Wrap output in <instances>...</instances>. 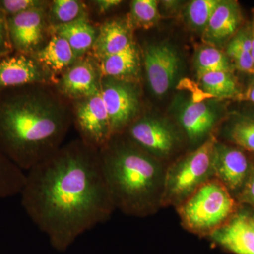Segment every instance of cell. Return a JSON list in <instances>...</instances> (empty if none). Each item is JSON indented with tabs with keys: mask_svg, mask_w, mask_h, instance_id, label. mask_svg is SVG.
<instances>
[{
	"mask_svg": "<svg viewBox=\"0 0 254 254\" xmlns=\"http://www.w3.org/2000/svg\"><path fill=\"white\" fill-rule=\"evenodd\" d=\"M48 1L41 0H1L0 9L6 18L35 9L47 8Z\"/></svg>",
	"mask_w": 254,
	"mask_h": 254,
	"instance_id": "29",
	"label": "cell"
},
{
	"mask_svg": "<svg viewBox=\"0 0 254 254\" xmlns=\"http://www.w3.org/2000/svg\"><path fill=\"white\" fill-rule=\"evenodd\" d=\"M156 0H133L131 3L129 18L132 27L148 29L158 23L160 18Z\"/></svg>",
	"mask_w": 254,
	"mask_h": 254,
	"instance_id": "28",
	"label": "cell"
},
{
	"mask_svg": "<svg viewBox=\"0 0 254 254\" xmlns=\"http://www.w3.org/2000/svg\"><path fill=\"white\" fill-rule=\"evenodd\" d=\"M232 254H254V211L239 208L230 220L207 237Z\"/></svg>",
	"mask_w": 254,
	"mask_h": 254,
	"instance_id": "12",
	"label": "cell"
},
{
	"mask_svg": "<svg viewBox=\"0 0 254 254\" xmlns=\"http://www.w3.org/2000/svg\"><path fill=\"white\" fill-rule=\"evenodd\" d=\"M141 55L133 42L126 49L97 60L102 77L136 81L141 71Z\"/></svg>",
	"mask_w": 254,
	"mask_h": 254,
	"instance_id": "18",
	"label": "cell"
},
{
	"mask_svg": "<svg viewBox=\"0 0 254 254\" xmlns=\"http://www.w3.org/2000/svg\"><path fill=\"white\" fill-rule=\"evenodd\" d=\"M123 133L141 149L167 165V160L177 154L187 142L176 123L153 115L138 116Z\"/></svg>",
	"mask_w": 254,
	"mask_h": 254,
	"instance_id": "6",
	"label": "cell"
},
{
	"mask_svg": "<svg viewBox=\"0 0 254 254\" xmlns=\"http://www.w3.org/2000/svg\"><path fill=\"white\" fill-rule=\"evenodd\" d=\"M238 209L226 187L213 178L205 182L176 208L182 227L200 237H208L226 223Z\"/></svg>",
	"mask_w": 254,
	"mask_h": 254,
	"instance_id": "4",
	"label": "cell"
},
{
	"mask_svg": "<svg viewBox=\"0 0 254 254\" xmlns=\"http://www.w3.org/2000/svg\"><path fill=\"white\" fill-rule=\"evenodd\" d=\"M48 17L52 26L66 24L87 18L86 7L77 0H55L50 4Z\"/></svg>",
	"mask_w": 254,
	"mask_h": 254,
	"instance_id": "26",
	"label": "cell"
},
{
	"mask_svg": "<svg viewBox=\"0 0 254 254\" xmlns=\"http://www.w3.org/2000/svg\"><path fill=\"white\" fill-rule=\"evenodd\" d=\"M74 101L73 123L79 133L80 139L100 149L113 137L101 89L97 94Z\"/></svg>",
	"mask_w": 254,
	"mask_h": 254,
	"instance_id": "10",
	"label": "cell"
},
{
	"mask_svg": "<svg viewBox=\"0 0 254 254\" xmlns=\"http://www.w3.org/2000/svg\"><path fill=\"white\" fill-rule=\"evenodd\" d=\"M101 79L98 61L82 58L62 73L57 90L65 98L81 99L99 93Z\"/></svg>",
	"mask_w": 254,
	"mask_h": 254,
	"instance_id": "15",
	"label": "cell"
},
{
	"mask_svg": "<svg viewBox=\"0 0 254 254\" xmlns=\"http://www.w3.org/2000/svg\"><path fill=\"white\" fill-rule=\"evenodd\" d=\"M198 78L203 91L217 99H237L242 92L231 71L205 73Z\"/></svg>",
	"mask_w": 254,
	"mask_h": 254,
	"instance_id": "23",
	"label": "cell"
},
{
	"mask_svg": "<svg viewBox=\"0 0 254 254\" xmlns=\"http://www.w3.org/2000/svg\"><path fill=\"white\" fill-rule=\"evenodd\" d=\"M26 181L21 170L0 148V199L19 195Z\"/></svg>",
	"mask_w": 254,
	"mask_h": 254,
	"instance_id": "24",
	"label": "cell"
},
{
	"mask_svg": "<svg viewBox=\"0 0 254 254\" xmlns=\"http://www.w3.org/2000/svg\"><path fill=\"white\" fill-rule=\"evenodd\" d=\"M51 31L53 35L63 37L68 42L78 59L92 50L98 35V31L87 18L52 26Z\"/></svg>",
	"mask_w": 254,
	"mask_h": 254,
	"instance_id": "20",
	"label": "cell"
},
{
	"mask_svg": "<svg viewBox=\"0 0 254 254\" xmlns=\"http://www.w3.org/2000/svg\"><path fill=\"white\" fill-rule=\"evenodd\" d=\"M54 75L32 55L13 52L0 58V90L33 84H50Z\"/></svg>",
	"mask_w": 254,
	"mask_h": 254,
	"instance_id": "14",
	"label": "cell"
},
{
	"mask_svg": "<svg viewBox=\"0 0 254 254\" xmlns=\"http://www.w3.org/2000/svg\"><path fill=\"white\" fill-rule=\"evenodd\" d=\"M225 54L233 65L242 72L254 74V63L252 53L250 24L242 27L227 43Z\"/></svg>",
	"mask_w": 254,
	"mask_h": 254,
	"instance_id": "22",
	"label": "cell"
},
{
	"mask_svg": "<svg viewBox=\"0 0 254 254\" xmlns=\"http://www.w3.org/2000/svg\"><path fill=\"white\" fill-rule=\"evenodd\" d=\"M162 8L168 14H176L181 7V1H161Z\"/></svg>",
	"mask_w": 254,
	"mask_h": 254,
	"instance_id": "33",
	"label": "cell"
},
{
	"mask_svg": "<svg viewBox=\"0 0 254 254\" xmlns=\"http://www.w3.org/2000/svg\"><path fill=\"white\" fill-rule=\"evenodd\" d=\"M220 0H193L187 5L184 16L193 31L203 33Z\"/></svg>",
	"mask_w": 254,
	"mask_h": 254,
	"instance_id": "27",
	"label": "cell"
},
{
	"mask_svg": "<svg viewBox=\"0 0 254 254\" xmlns=\"http://www.w3.org/2000/svg\"><path fill=\"white\" fill-rule=\"evenodd\" d=\"M243 21L238 1L220 0L202 33L207 45L219 47L228 43L241 28Z\"/></svg>",
	"mask_w": 254,
	"mask_h": 254,
	"instance_id": "16",
	"label": "cell"
},
{
	"mask_svg": "<svg viewBox=\"0 0 254 254\" xmlns=\"http://www.w3.org/2000/svg\"><path fill=\"white\" fill-rule=\"evenodd\" d=\"M237 100L254 103V78L245 91L242 92Z\"/></svg>",
	"mask_w": 254,
	"mask_h": 254,
	"instance_id": "34",
	"label": "cell"
},
{
	"mask_svg": "<svg viewBox=\"0 0 254 254\" xmlns=\"http://www.w3.org/2000/svg\"><path fill=\"white\" fill-rule=\"evenodd\" d=\"M100 14H105L116 8L123 1L120 0H96L93 1Z\"/></svg>",
	"mask_w": 254,
	"mask_h": 254,
	"instance_id": "32",
	"label": "cell"
},
{
	"mask_svg": "<svg viewBox=\"0 0 254 254\" xmlns=\"http://www.w3.org/2000/svg\"><path fill=\"white\" fill-rule=\"evenodd\" d=\"M32 56L53 75L63 73L78 60L68 42L57 35Z\"/></svg>",
	"mask_w": 254,
	"mask_h": 254,
	"instance_id": "19",
	"label": "cell"
},
{
	"mask_svg": "<svg viewBox=\"0 0 254 254\" xmlns=\"http://www.w3.org/2000/svg\"><path fill=\"white\" fill-rule=\"evenodd\" d=\"M251 35H252V53L254 63V11L252 15V21L250 23Z\"/></svg>",
	"mask_w": 254,
	"mask_h": 254,
	"instance_id": "35",
	"label": "cell"
},
{
	"mask_svg": "<svg viewBox=\"0 0 254 254\" xmlns=\"http://www.w3.org/2000/svg\"><path fill=\"white\" fill-rule=\"evenodd\" d=\"M220 132L230 144L254 153V114H232Z\"/></svg>",
	"mask_w": 254,
	"mask_h": 254,
	"instance_id": "21",
	"label": "cell"
},
{
	"mask_svg": "<svg viewBox=\"0 0 254 254\" xmlns=\"http://www.w3.org/2000/svg\"><path fill=\"white\" fill-rule=\"evenodd\" d=\"M241 202L254 208V164L245 186L238 194Z\"/></svg>",
	"mask_w": 254,
	"mask_h": 254,
	"instance_id": "31",
	"label": "cell"
},
{
	"mask_svg": "<svg viewBox=\"0 0 254 254\" xmlns=\"http://www.w3.org/2000/svg\"><path fill=\"white\" fill-rule=\"evenodd\" d=\"M98 153L115 210L136 218L158 213L168 165L141 149L125 133L112 137Z\"/></svg>",
	"mask_w": 254,
	"mask_h": 254,
	"instance_id": "3",
	"label": "cell"
},
{
	"mask_svg": "<svg viewBox=\"0 0 254 254\" xmlns=\"http://www.w3.org/2000/svg\"><path fill=\"white\" fill-rule=\"evenodd\" d=\"M19 195L28 218L60 252L115 210L98 149L80 138L26 172Z\"/></svg>",
	"mask_w": 254,
	"mask_h": 254,
	"instance_id": "1",
	"label": "cell"
},
{
	"mask_svg": "<svg viewBox=\"0 0 254 254\" xmlns=\"http://www.w3.org/2000/svg\"><path fill=\"white\" fill-rule=\"evenodd\" d=\"M212 164L214 178L221 182L232 195L240 193L253 165L243 150L218 139L214 145Z\"/></svg>",
	"mask_w": 254,
	"mask_h": 254,
	"instance_id": "11",
	"label": "cell"
},
{
	"mask_svg": "<svg viewBox=\"0 0 254 254\" xmlns=\"http://www.w3.org/2000/svg\"><path fill=\"white\" fill-rule=\"evenodd\" d=\"M7 28V18L0 9V58L13 53Z\"/></svg>",
	"mask_w": 254,
	"mask_h": 254,
	"instance_id": "30",
	"label": "cell"
},
{
	"mask_svg": "<svg viewBox=\"0 0 254 254\" xmlns=\"http://www.w3.org/2000/svg\"><path fill=\"white\" fill-rule=\"evenodd\" d=\"M101 94L113 136L122 134L138 116L141 91L136 81L102 77Z\"/></svg>",
	"mask_w": 254,
	"mask_h": 254,
	"instance_id": "8",
	"label": "cell"
},
{
	"mask_svg": "<svg viewBox=\"0 0 254 254\" xmlns=\"http://www.w3.org/2000/svg\"><path fill=\"white\" fill-rule=\"evenodd\" d=\"M143 60L150 89L156 96H163L173 88L181 71L178 50L169 42L150 43L143 50Z\"/></svg>",
	"mask_w": 254,
	"mask_h": 254,
	"instance_id": "9",
	"label": "cell"
},
{
	"mask_svg": "<svg viewBox=\"0 0 254 254\" xmlns=\"http://www.w3.org/2000/svg\"><path fill=\"white\" fill-rule=\"evenodd\" d=\"M47 8L25 11L7 18L10 43L15 53L33 55L39 50L46 33Z\"/></svg>",
	"mask_w": 254,
	"mask_h": 254,
	"instance_id": "13",
	"label": "cell"
},
{
	"mask_svg": "<svg viewBox=\"0 0 254 254\" xmlns=\"http://www.w3.org/2000/svg\"><path fill=\"white\" fill-rule=\"evenodd\" d=\"M197 76L215 71H231L233 65L225 53L216 47L204 45L198 48L194 57Z\"/></svg>",
	"mask_w": 254,
	"mask_h": 254,
	"instance_id": "25",
	"label": "cell"
},
{
	"mask_svg": "<svg viewBox=\"0 0 254 254\" xmlns=\"http://www.w3.org/2000/svg\"><path fill=\"white\" fill-rule=\"evenodd\" d=\"M173 113L177 126L193 149L215 134V128L225 116L223 105L220 102L200 101L187 97L175 100Z\"/></svg>",
	"mask_w": 254,
	"mask_h": 254,
	"instance_id": "7",
	"label": "cell"
},
{
	"mask_svg": "<svg viewBox=\"0 0 254 254\" xmlns=\"http://www.w3.org/2000/svg\"><path fill=\"white\" fill-rule=\"evenodd\" d=\"M133 42V27L128 18L112 19L100 26L92 50L100 60L123 51Z\"/></svg>",
	"mask_w": 254,
	"mask_h": 254,
	"instance_id": "17",
	"label": "cell"
},
{
	"mask_svg": "<svg viewBox=\"0 0 254 254\" xmlns=\"http://www.w3.org/2000/svg\"><path fill=\"white\" fill-rule=\"evenodd\" d=\"M50 84L0 90V148L24 172L56 153L73 113Z\"/></svg>",
	"mask_w": 254,
	"mask_h": 254,
	"instance_id": "2",
	"label": "cell"
},
{
	"mask_svg": "<svg viewBox=\"0 0 254 254\" xmlns=\"http://www.w3.org/2000/svg\"><path fill=\"white\" fill-rule=\"evenodd\" d=\"M216 135L195 149L168 163L165 172L162 208H177L205 182L214 178L212 157Z\"/></svg>",
	"mask_w": 254,
	"mask_h": 254,
	"instance_id": "5",
	"label": "cell"
}]
</instances>
